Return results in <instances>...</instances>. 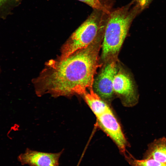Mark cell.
I'll use <instances>...</instances> for the list:
<instances>
[{"instance_id":"obj_1","label":"cell","mask_w":166,"mask_h":166,"mask_svg":"<svg viewBox=\"0 0 166 166\" xmlns=\"http://www.w3.org/2000/svg\"><path fill=\"white\" fill-rule=\"evenodd\" d=\"M102 35L87 47L68 57L51 59L38 76L32 81L36 94H49L52 97H70L83 95L93 88L94 76L98 67L99 53Z\"/></svg>"},{"instance_id":"obj_2","label":"cell","mask_w":166,"mask_h":166,"mask_svg":"<svg viewBox=\"0 0 166 166\" xmlns=\"http://www.w3.org/2000/svg\"><path fill=\"white\" fill-rule=\"evenodd\" d=\"M143 10L133 0L109 13L103 37L101 59L108 61L120 51L135 18Z\"/></svg>"},{"instance_id":"obj_3","label":"cell","mask_w":166,"mask_h":166,"mask_svg":"<svg viewBox=\"0 0 166 166\" xmlns=\"http://www.w3.org/2000/svg\"><path fill=\"white\" fill-rule=\"evenodd\" d=\"M109 14L102 10H93L63 44L58 57H66L90 45L99 35L104 33Z\"/></svg>"},{"instance_id":"obj_4","label":"cell","mask_w":166,"mask_h":166,"mask_svg":"<svg viewBox=\"0 0 166 166\" xmlns=\"http://www.w3.org/2000/svg\"><path fill=\"white\" fill-rule=\"evenodd\" d=\"M117 63L114 58L107 61L96 79L93 85L94 92L102 99L109 101L114 93L113 82L118 71Z\"/></svg>"},{"instance_id":"obj_5","label":"cell","mask_w":166,"mask_h":166,"mask_svg":"<svg viewBox=\"0 0 166 166\" xmlns=\"http://www.w3.org/2000/svg\"><path fill=\"white\" fill-rule=\"evenodd\" d=\"M114 93L120 98L124 106L130 107L137 103L138 96L132 78L122 70H118L113 82Z\"/></svg>"},{"instance_id":"obj_6","label":"cell","mask_w":166,"mask_h":166,"mask_svg":"<svg viewBox=\"0 0 166 166\" xmlns=\"http://www.w3.org/2000/svg\"><path fill=\"white\" fill-rule=\"evenodd\" d=\"M97 118L99 126L114 141L121 152L125 154L127 143L121 126L111 110Z\"/></svg>"},{"instance_id":"obj_7","label":"cell","mask_w":166,"mask_h":166,"mask_svg":"<svg viewBox=\"0 0 166 166\" xmlns=\"http://www.w3.org/2000/svg\"><path fill=\"white\" fill-rule=\"evenodd\" d=\"M63 150L57 153L39 152L27 148L18 160L22 165L29 166H59V159Z\"/></svg>"},{"instance_id":"obj_8","label":"cell","mask_w":166,"mask_h":166,"mask_svg":"<svg viewBox=\"0 0 166 166\" xmlns=\"http://www.w3.org/2000/svg\"><path fill=\"white\" fill-rule=\"evenodd\" d=\"M144 158H150L166 164V138L156 139L149 144Z\"/></svg>"},{"instance_id":"obj_9","label":"cell","mask_w":166,"mask_h":166,"mask_svg":"<svg viewBox=\"0 0 166 166\" xmlns=\"http://www.w3.org/2000/svg\"><path fill=\"white\" fill-rule=\"evenodd\" d=\"M84 94L85 100L97 117L111 109L93 89Z\"/></svg>"},{"instance_id":"obj_10","label":"cell","mask_w":166,"mask_h":166,"mask_svg":"<svg viewBox=\"0 0 166 166\" xmlns=\"http://www.w3.org/2000/svg\"><path fill=\"white\" fill-rule=\"evenodd\" d=\"M21 0H0V19H5L11 15Z\"/></svg>"},{"instance_id":"obj_11","label":"cell","mask_w":166,"mask_h":166,"mask_svg":"<svg viewBox=\"0 0 166 166\" xmlns=\"http://www.w3.org/2000/svg\"><path fill=\"white\" fill-rule=\"evenodd\" d=\"M92 8L93 10L103 11L109 14L112 10V3L110 0H78Z\"/></svg>"},{"instance_id":"obj_12","label":"cell","mask_w":166,"mask_h":166,"mask_svg":"<svg viewBox=\"0 0 166 166\" xmlns=\"http://www.w3.org/2000/svg\"><path fill=\"white\" fill-rule=\"evenodd\" d=\"M126 159L131 166H166V164L161 163L150 158L136 159L132 155L126 156Z\"/></svg>"},{"instance_id":"obj_13","label":"cell","mask_w":166,"mask_h":166,"mask_svg":"<svg viewBox=\"0 0 166 166\" xmlns=\"http://www.w3.org/2000/svg\"><path fill=\"white\" fill-rule=\"evenodd\" d=\"M143 10L148 7L153 0H134Z\"/></svg>"},{"instance_id":"obj_14","label":"cell","mask_w":166,"mask_h":166,"mask_svg":"<svg viewBox=\"0 0 166 166\" xmlns=\"http://www.w3.org/2000/svg\"><path fill=\"white\" fill-rule=\"evenodd\" d=\"M1 68L0 67V73L1 72Z\"/></svg>"}]
</instances>
